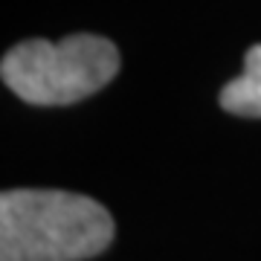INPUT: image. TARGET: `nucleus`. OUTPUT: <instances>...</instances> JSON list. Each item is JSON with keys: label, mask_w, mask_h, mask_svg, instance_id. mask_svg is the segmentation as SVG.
Masks as SVG:
<instances>
[{"label": "nucleus", "mask_w": 261, "mask_h": 261, "mask_svg": "<svg viewBox=\"0 0 261 261\" xmlns=\"http://www.w3.org/2000/svg\"><path fill=\"white\" fill-rule=\"evenodd\" d=\"M113 218L99 200L58 189L0 195V261H84L113 241Z\"/></svg>", "instance_id": "1"}, {"label": "nucleus", "mask_w": 261, "mask_h": 261, "mask_svg": "<svg viewBox=\"0 0 261 261\" xmlns=\"http://www.w3.org/2000/svg\"><path fill=\"white\" fill-rule=\"evenodd\" d=\"M119 73V49L102 35L23 41L3 56L0 75L12 93L38 108L82 102Z\"/></svg>", "instance_id": "2"}, {"label": "nucleus", "mask_w": 261, "mask_h": 261, "mask_svg": "<svg viewBox=\"0 0 261 261\" xmlns=\"http://www.w3.org/2000/svg\"><path fill=\"white\" fill-rule=\"evenodd\" d=\"M221 108L235 116L261 119V44L250 47L244 58V73L221 90Z\"/></svg>", "instance_id": "3"}]
</instances>
